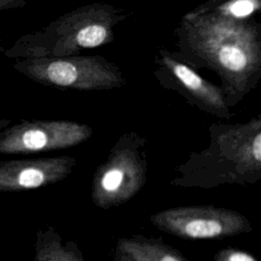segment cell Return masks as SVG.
<instances>
[{
	"instance_id": "6da1fadb",
	"label": "cell",
	"mask_w": 261,
	"mask_h": 261,
	"mask_svg": "<svg viewBox=\"0 0 261 261\" xmlns=\"http://www.w3.org/2000/svg\"><path fill=\"white\" fill-rule=\"evenodd\" d=\"M182 32L191 51L221 77L226 105H237L260 75V41L255 27L219 7H205L184 17Z\"/></svg>"
},
{
	"instance_id": "7a4b0ae2",
	"label": "cell",
	"mask_w": 261,
	"mask_h": 261,
	"mask_svg": "<svg viewBox=\"0 0 261 261\" xmlns=\"http://www.w3.org/2000/svg\"><path fill=\"white\" fill-rule=\"evenodd\" d=\"M209 145L191 152L174 167L171 187L210 190L224 185H255L261 178V115L245 123L214 122Z\"/></svg>"
},
{
	"instance_id": "3957f363",
	"label": "cell",
	"mask_w": 261,
	"mask_h": 261,
	"mask_svg": "<svg viewBox=\"0 0 261 261\" xmlns=\"http://www.w3.org/2000/svg\"><path fill=\"white\" fill-rule=\"evenodd\" d=\"M121 16L107 5L94 4L71 11L43 30L20 37L4 51L9 58L69 56L112 40V27Z\"/></svg>"
},
{
	"instance_id": "277c9868",
	"label": "cell",
	"mask_w": 261,
	"mask_h": 261,
	"mask_svg": "<svg viewBox=\"0 0 261 261\" xmlns=\"http://www.w3.org/2000/svg\"><path fill=\"white\" fill-rule=\"evenodd\" d=\"M146 145L147 139L137 132L119 136L93 174L91 198L98 208L118 207L144 188L148 177Z\"/></svg>"
},
{
	"instance_id": "5b68a950",
	"label": "cell",
	"mask_w": 261,
	"mask_h": 261,
	"mask_svg": "<svg viewBox=\"0 0 261 261\" xmlns=\"http://www.w3.org/2000/svg\"><path fill=\"white\" fill-rule=\"evenodd\" d=\"M13 68L37 83L61 89L97 91L125 84L119 69L101 56L20 58Z\"/></svg>"
},
{
	"instance_id": "8992f818",
	"label": "cell",
	"mask_w": 261,
	"mask_h": 261,
	"mask_svg": "<svg viewBox=\"0 0 261 261\" xmlns=\"http://www.w3.org/2000/svg\"><path fill=\"white\" fill-rule=\"evenodd\" d=\"M149 219L159 230L182 240H221L253 230L246 215L214 205L167 208Z\"/></svg>"
},
{
	"instance_id": "52a82bcc",
	"label": "cell",
	"mask_w": 261,
	"mask_h": 261,
	"mask_svg": "<svg viewBox=\"0 0 261 261\" xmlns=\"http://www.w3.org/2000/svg\"><path fill=\"white\" fill-rule=\"evenodd\" d=\"M93 135L90 125L71 120H22L0 132V154H32L77 146Z\"/></svg>"
},
{
	"instance_id": "ba28073f",
	"label": "cell",
	"mask_w": 261,
	"mask_h": 261,
	"mask_svg": "<svg viewBox=\"0 0 261 261\" xmlns=\"http://www.w3.org/2000/svg\"><path fill=\"white\" fill-rule=\"evenodd\" d=\"M76 164V159L69 155L0 160V192L27 191L59 182Z\"/></svg>"
},
{
	"instance_id": "9c48e42d",
	"label": "cell",
	"mask_w": 261,
	"mask_h": 261,
	"mask_svg": "<svg viewBox=\"0 0 261 261\" xmlns=\"http://www.w3.org/2000/svg\"><path fill=\"white\" fill-rule=\"evenodd\" d=\"M162 62L166 75L161 79L162 85L175 90L193 106L221 119H230L229 107L224 101L219 87L209 83L190 66L163 55Z\"/></svg>"
},
{
	"instance_id": "30bf717a",
	"label": "cell",
	"mask_w": 261,
	"mask_h": 261,
	"mask_svg": "<svg viewBox=\"0 0 261 261\" xmlns=\"http://www.w3.org/2000/svg\"><path fill=\"white\" fill-rule=\"evenodd\" d=\"M116 248L135 261H191L177 249L163 243L161 238L134 234L120 238Z\"/></svg>"
},
{
	"instance_id": "8fae6325",
	"label": "cell",
	"mask_w": 261,
	"mask_h": 261,
	"mask_svg": "<svg viewBox=\"0 0 261 261\" xmlns=\"http://www.w3.org/2000/svg\"><path fill=\"white\" fill-rule=\"evenodd\" d=\"M35 261H64V244L61 236L53 226L38 230Z\"/></svg>"
},
{
	"instance_id": "7c38bea8",
	"label": "cell",
	"mask_w": 261,
	"mask_h": 261,
	"mask_svg": "<svg viewBox=\"0 0 261 261\" xmlns=\"http://www.w3.org/2000/svg\"><path fill=\"white\" fill-rule=\"evenodd\" d=\"M219 8L236 18H245L260 8V0H228Z\"/></svg>"
},
{
	"instance_id": "4fadbf2b",
	"label": "cell",
	"mask_w": 261,
	"mask_h": 261,
	"mask_svg": "<svg viewBox=\"0 0 261 261\" xmlns=\"http://www.w3.org/2000/svg\"><path fill=\"white\" fill-rule=\"evenodd\" d=\"M214 261H257V260L252 254L244 250H241L239 248L228 246L215 253Z\"/></svg>"
},
{
	"instance_id": "5bb4252c",
	"label": "cell",
	"mask_w": 261,
	"mask_h": 261,
	"mask_svg": "<svg viewBox=\"0 0 261 261\" xmlns=\"http://www.w3.org/2000/svg\"><path fill=\"white\" fill-rule=\"evenodd\" d=\"M64 261H85L84 255L77 243L67 241L64 244Z\"/></svg>"
},
{
	"instance_id": "9a60e30c",
	"label": "cell",
	"mask_w": 261,
	"mask_h": 261,
	"mask_svg": "<svg viewBox=\"0 0 261 261\" xmlns=\"http://www.w3.org/2000/svg\"><path fill=\"white\" fill-rule=\"evenodd\" d=\"M25 3L27 0H0V12L22 7Z\"/></svg>"
},
{
	"instance_id": "2e32d148",
	"label": "cell",
	"mask_w": 261,
	"mask_h": 261,
	"mask_svg": "<svg viewBox=\"0 0 261 261\" xmlns=\"http://www.w3.org/2000/svg\"><path fill=\"white\" fill-rule=\"evenodd\" d=\"M113 261H135V260L116 248L113 256Z\"/></svg>"
},
{
	"instance_id": "e0dca14e",
	"label": "cell",
	"mask_w": 261,
	"mask_h": 261,
	"mask_svg": "<svg viewBox=\"0 0 261 261\" xmlns=\"http://www.w3.org/2000/svg\"><path fill=\"white\" fill-rule=\"evenodd\" d=\"M9 123H10V120L0 117V132H1L3 128H5L6 126H8Z\"/></svg>"
}]
</instances>
